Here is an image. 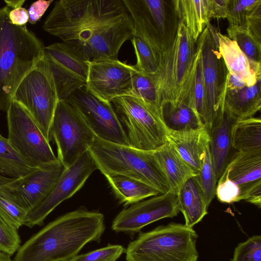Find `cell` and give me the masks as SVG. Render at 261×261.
<instances>
[{
    "mask_svg": "<svg viewBox=\"0 0 261 261\" xmlns=\"http://www.w3.org/2000/svg\"><path fill=\"white\" fill-rule=\"evenodd\" d=\"M198 234L185 224L172 222L140 232L125 250L126 261H198Z\"/></svg>",
    "mask_w": 261,
    "mask_h": 261,
    "instance_id": "cell-6",
    "label": "cell"
},
{
    "mask_svg": "<svg viewBox=\"0 0 261 261\" xmlns=\"http://www.w3.org/2000/svg\"><path fill=\"white\" fill-rule=\"evenodd\" d=\"M176 14L196 42L210 23L205 0H172Z\"/></svg>",
    "mask_w": 261,
    "mask_h": 261,
    "instance_id": "cell-28",
    "label": "cell"
},
{
    "mask_svg": "<svg viewBox=\"0 0 261 261\" xmlns=\"http://www.w3.org/2000/svg\"><path fill=\"white\" fill-rule=\"evenodd\" d=\"M261 14V0H229L226 19L229 26L246 25L253 17Z\"/></svg>",
    "mask_w": 261,
    "mask_h": 261,
    "instance_id": "cell-32",
    "label": "cell"
},
{
    "mask_svg": "<svg viewBox=\"0 0 261 261\" xmlns=\"http://www.w3.org/2000/svg\"><path fill=\"white\" fill-rule=\"evenodd\" d=\"M132 96L159 109L161 100L155 75L145 73L133 65Z\"/></svg>",
    "mask_w": 261,
    "mask_h": 261,
    "instance_id": "cell-31",
    "label": "cell"
},
{
    "mask_svg": "<svg viewBox=\"0 0 261 261\" xmlns=\"http://www.w3.org/2000/svg\"><path fill=\"white\" fill-rule=\"evenodd\" d=\"M64 169L57 159L24 176L14 179L0 186V189L29 214L47 197Z\"/></svg>",
    "mask_w": 261,
    "mask_h": 261,
    "instance_id": "cell-14",
    "label": "cell"
},
{
    "mask_svg": "<svg viewBox=\"0 0 261 261\" xmlns=\"http://www.w3.org/2000/svg\"><path fill=\"white\" fill-rule=\"evenodd\" d=\"M44 58L52 74L60 100L86 86L88 61L73 47L63 42L44 46Z\"/></svg>",
    "mask_w": 261,
    "mask_h": 261,
    "instance_id": "cell-12",
    "label": "cell"
},
{
    "mask_svg": "<svg viewBox=\"0 0 261 261\" xmlns=\"http://www.w3.org/2000/svg\"><path fill=\"white\" fill-rule=\"evenodd\" d=\"M166 140L197 175L202 168L209 146V132L205 126L178 131L167 129Z\"/></svg>",
    "mask_w": 261,
    "mask_h": 261,
    "instance_id": "cell-19",
    "label": "cell"
},
{
    "mask_svg": "<svg viewBox=\"0 0 261 261\" xmlns=\"http://www.w3.org/2000/svg\"><path fill=\"white\" fill-rule=\"evenodd\" d=\"M53 2V0H40L33 3L28 10L29 14L28 21L31 24H35L40 19Z\"/></svg>",
    "mask_w": 261,
    "mask_h": 261,
    "instance_id": "cell-43",
    "label": "cell"
},
{
    "mask_svg": "<svg viewBox=\"0 0 261 261\" xmlns=\"http://www.w3.org/2000/svg\"><path fill=\"white\" fill-rule=\"evenodd\" d=\"M125 249L120 245H108L91 252L76 255L69 261H116Z\"/></svg>",
    "mask_w": 261,
    "mask_h": 261,
    "instance_id": "cell-39",
    "label": "cell"
},
{
    "mask_svg": "<svg viewBox=\"0 0 261 261\" xmlns=\"http://www.w3.org/2000/svg\"><path fill=\"white\" fill-rule=\"evenodd\" d=\"M38 168L20 154L10 144L7 138L0 136V174L16 179Z\"/></svg>",
    "mask_w": 261,
    "mask_h": 261,
    "instance_id": "cell-29",
    "label": "cell"
},
{
    "mask_svg": "<svg viewBox=\"0 0 261 261\" xmlns=\"http://www.w3.org/2000/svg\"><path fill=\"white\" fill-rule=\"evenodd\" d=\"M227 32L228 37L237 43L250 60L261 63V41L251 33L246 25L229 26Z\"/></svg>",
    "mask_w": 261,
    "mask_h": 261,
    "instance_id": "cell-33",
    "label": "cell"
},
{
    "mask_svg": "<svg viewBox=\"0 0 261 261\" xmlns=\"http://www.w3.org/2000/svg\"><path fill=\"white\" fill-rule=\"evenodd\" d=\"M28 214L0 189V216L9 225L18 230L24 225Z\"/></svg>",
    "mask_w": 261,
    "mask_h": 261,
    "instance_id": "cell-37",
    "label": "cell"
},
{
    "mask_svg": "<svg viewBox=\"0 0 261 261\" xmlns=\"http://www.w3.org/2000/svg\"><path fill=\"white\" fill-rule=\"evenodd\" d=\"M208 15L211 18H226L229 0H205Z\"/></svg>",
    "mask_w": 261,
    "mask_h": 261,
    "instance_id": "cell-42",
    "label": "cell"
},
{
    "mask_svg": "<svg viewBox=\"0 0 261 261\" xmlns=\"http://www.w3.org/2000/svg\"><path fill=\"white\" fill-rule=\"evenodd\" d=\"M6 6L9 8L13 9L21 7V6L25 3V0H16V1H5Z\"/></svg>",
    "mask_w": 261,
    "mask_h": 261,
    "instance_id": "cell-46",
    "label": "cell"
},
{
    "mask_svg": "<svg viewBox=\"0 0 261 261\" xmlns=\"http://www.w3.org/2000/svg\"><path fill=\"white\" fill-rule=\"evenodd\" d=\"M216 195L222 203H232L240 201V190L238 187L228 177L223 171L216 186Z\"/></svg>",
    "mask_w": 261,
    "mask_h": 261,
    "instance_id": "cell-41",
    "label": "cell"
},
{
    "mask_svg": "<svg viewBox=\"0 0 261 261\" xmlns=\"http://www.w3.org/2000/svg\"><path fill=\"white\" fill-rule=\"evenodd\" d=\"M97 167L88 151L65 169L47 197L27 215L24 225H41L46 217L61 202L69 198L84 185Z\"/></svg>",
    "mask_w": 261,
    "mask_h": 261,
    "instance_id": "cell-15",
    "label": "cell"
},
{
    "mask_svg": "<svg viewBox=\"0 0 261 261\" xmlns=\"http://www.w3.org/2000/svg\"><path fill=\"white\" fill-rule=\"evenodd\" d=\"M119 201L125 205L161 194L157 190L135 178L117 173L104 175Z\"/></svg>",
    "mask_w": 261,
    "mask_h": 261,
    "instance_id": "cell-26",
    "label": "cell"
},
{
    "mask_svg": "<svg viewBox=\"0 0 261 261\" xmlns=\"http://www.w3.org/2000/svg\"><path fill=\"white\" fill-rule=\"evenodd\" d=\"M231 147L238 152L261 151V120L251 117L234 121L231 126Z\"/></svg>",
    "mask_w": 261,
    "mask_h": 261,
    "instance_id": "cell-27",
    "label": "cell"
},
{
    "mask_svg": "<svg viewBox=\"0 0 261 261\" xmlns=\"http://www.w3.org/2000/svg\"><path fill=\"white\" fill-rule=\"evenodd\" d=\"M0 136H2V135L0 134Z\"/></svg>",
    "mask_w": 261,
    "mask_h": 261,
    "instance_id": "cell-48",
    "label": "cell"
},
{
    "mask_svg": "<svg viewBox=\"0 0 261 261\" xmlns=\"http://www.w3.org/2000/svg\"><path fill=\"white\" fill-rule=\"evenodd\" d=\"M43 28L87 61L118 59L121 47L134 34L123 0L56 1Z\"/></svg>",
    "mask_w": 261,
    "mask_h": 261,
    "instance_id": "cell-1",
    "label": "cell"
},
{
    "mask_svg": "<svg viewBox=\"0 0 261 261\" xmlns=\"http://www.w3.org/2000/svg\"><path fill=\"white\" fill-rule=\"evenodd\" d=\"M111 103L125 130L128 146L154 151L167 142V129L159 108L129 95L116 97Z\"/></svg>",
    "mask_w": 261,
    "mask_h": 261,
    "instance_id": "cell-7",
    "label": "cell"
},
{
    "mask_svg": "<svg viewBox=\"0 0 261 261\" xmlns=\"http://www.w3.org/2000/svg\"><path fill=\"white\" fill-rule=\"evenodd\" d=\"M219 52L227 71L243 80L248 87L261 80V63L250 60L237 43L216 31Z\"/></svg>",
    "mask_w": 261,
    "mask_h": 261,
    "instance_id": "cell-20",
    "label": "cell"
},
{
    "mask_svg": "<svg viewBox=\"0 0 261 261\" xmlns=\"http://www.w3.org/2000/svg\"><path fill=\"white\" fill-rule=\"evenodd\" d=\"M63 261H65V260H63Z\"/></svg>",
    "mask_w": 261,
    "mask_h": 261,
    "instance_id": "cell-49",
    "label": "cell"
},
{
    "mask_svg": "<svg viewBox=\"0 0 261 261\" xmlns=\"http://www.w3.org/2000/svg\"><path fill=\"white\" fill-rule=\"evenodd\" d=\"M160 110L166 129L178 131L204 126L200 117L187 103L177 106L164 105Z\"/></svg>",
    "mask_w": 261,
    "mask_h": 261,
    "instance_id": "cell-30",
    "label": "cell"
},
{
    "mask_svg": "<svg viewBox=\"0 0 261 261\" xmlns=\"http://www.w3.org/2000/svg\"><path fill=\"white\" fill-rule=\"evenodd\" d=\"M226 87L229 90H239L247 87L245 82L235 75L227 72L225 80Z\"/></svg>",
    "mask_w": 261,
    "mask_h": 261,
    "instance_id": "cell-45",
    "label": "cell"
},
{
    "mask_svg": "<svg viewBox=\"0 0 261 261\" xmlns=\"http://www.w3.org/2000/svg\"><path fill=\"white\" fill-rule=\"evenodd\" d=\"M240 190V200L249 203L261 197V151L238 152L224 170Z\"/></svg>",
    "mask_w": 261,
    "mask_h": 261,
    "instance_id": "cell-18",
    "label": "cell"
},
{
    "mask_svg": "<svg viewBox=\"0 0 261 261\" xmlns=\"http://www.w3.org/2000/svg\"><path fill=\"white\" fill-rule=\"evenodd\" d=\"M12 100L20 103L30 112L50 142V126L59 99L44 57L22 80Z\"/></svg>",
    "mask_w": 261,
    "mask_h": 261,
    "instance_id": "cell-8",
    "label": "cell"
},
{
    "mask_svg": "<svg viewBox=\"0 0 261 261\" xmlns=\"http://www.w3.org/2000/svg\"><path fill=\"white\" fill-rule=\"evenodd\" d=\"M95 135L79 111L67 100L59 101L50 128L57 159L65 169L72 165L93 143Z\"/></svg>",
    "mask_w": 261,
    "mask_h": 261,
    "instance_id": "cell-9",
    "label": "cell"
},
{
    "mask_svg": "<svg viewBox=\"0 0 261 261\" xmlns=\"http://www.w3.org/2000/svg\"><path fill=\"white\" fill-rule=\"evenodd\" d=\"M66 100L79 111L96 137L128 146L125 130L111 102L100 100L85 87L74 92Z\"/></svg>",
    "mask_w": 261,
    "mask_h": 261,
    "instance_id": "cell-13",
    "label": "cell"
},
{
    "mask_svg": "<svg viewBox=\"0 0 261 261\" xmlns=\"http://www.w3.org/2000/svg\"><path fill=\"white\" fill-rule=\"evenodd\" d=\"M0 261H13L11 256L8 254L0 251Z\"/></svg>",
    "mask_w": 261,
    "mask_h": 261,
    "instance_id": "cell-47",
    "label": "cell"
},
{
    "mask_svg": "<svg viewBox=\"0 0 261 261\" xmlns=\"http://www.w3.org/2000/svg\"><path fill=\"white\" fill-rule=\"evenodd\" d=\"M230 261H261V236L254 235L239 243Z\"/></svg>",
    "mask_w": 261,
    "mask_h": 261,
    "instance_id": "cell-38",
    "label": "cell"
},
{
    "mask_svg": "<svg viewBox=\"0 0 261 261\" xmlns=\"http://www.w3.org/2000/svg\"><path fill=\"white\" fill-rule=\"evenodd\" d=\"M196 176L187 180L177 193L179 212L184 216L185 225L190 228L202 220L208 206Z\"/></svg>",
    "mask_w": 261,
    "mask_h": 261,
    "instance_id": "cell-25",
    "label": "cell"
},
{
    "mask_svg": "<svg viewBox=\"0 0 261 261\" xmlns=\"http://www.w3.org/2000/svg\"><path fill=\"white\" fill-rule=\"evenodd\" d=\"M233 122L221 103L215 121L208 132L210 154L217 179L228 163L231 147L230 128Z\"/></svg>",
    "mask_w": 261,
    "mask_h": 261,
    "instance_id": "cell-22",
    "label": "cell"
},
{
    "mask_svg": "<svg viewBox=\"0 0 261 261\" xmlns=\"http://www.w3.org/2000/svg\"><path fill=\"white\" fill-rule=\"evenodd\" d=\"M152 153L167 180L169 191L177 194L187 180L196 176L167 141Z\"/></svg>",
    "mask_w": 261,
    "mask_h": 261,
    "instance_id": "cell-24",
    "label": "cell"
},
{
    "mask_svg": "<svg viewBox=\"0 0 261 261\" xmlns=\"http://www.w3.org/2000/svg\"><path fill=\"white\" fill-rule=\"evenodd\" d=\"M133 65L118 59L88 61L86 88L100 100L111 102L116 97L129 95L133 91Z\"/></svg>",
    "mask_w": 261,
    "mask_h": 261,
    "instance_id": "cell-16",
    "label": "cell"
},
{
    "mask_svg": "<svg viewBox=\"0 0 261 261\" xmlns=\"http://www.w3.org/2000/svg\"><path fill=\"white\" fill-rule=\"evenodd\" d=\"M220 102L233 121L252 117L261 108V80L239 90L228 89L225 82Z\"/></svg>",
    "mask_w": 261,
    "mask_h": 261,
    "instance_id": "cell-21",
    "label": "cell"
},
{
    "mask_svg": "<svg viewBox=\"0 0 261 261\" xmlns=\"http://www.w3.org/2000/svg\"><path fill=\"white\" fill-rule=\"evenodd\" d=\"M6 112L7 139L20 154L38 167L58 159L49 142L22 105L12 100Z\"/></svg>",
    "mask_w": 261,
    "mask_h": 261,
    "instance_id": "cell-10",
    "label": "cell"
},
{
    "mask_svg": "<svg viewBox=\"0 0 261 261\" xmlns=\"http://www.w3.org/2000/svg\"><path fill=\"white\" fill-rule=\"evenodd\" d=\"M133 20L134 34L148 44L160 60L168 48L163 41L145 0H123Z\"/></svg>",
    "mask_w": 261,
    "mask_h": 261,
    "instance_id": "cell-23",
    "label": "cell"
},
{
    "mask_svg": "<svg viewBox=\"0 0 261 261\" xmlns=\"http://www.w3.org/2000/svg\"><path fill=\"white\" fill-rule=\"evenodd\" d=\"M10 11L0 8V110L6 112L22 80L44 55L42 43L26 25L11 22Z\"/></svg>",
    "mask_w": 261,
    "mask_h": 261,
    "instance_id": "cell-3",
    "label": "cell"
},
{
    "mask_svg": "<svg viewBox=\"0 0 261 261\" xmlns=\"http://www.w3.org/2000/svg\"><path fill=\"white\" fill-rule=\"evenodd\" d=\"M9 17L11 22L17 26L24 25L29 21L28 10L22 7L10 10Z\"/></svg>",
    "mask_w": 261,
    "mask_h": 261,
    "instance_id": "cell-44",
    "label": "cell"
},
{
    "mask_svg": "<svg viewBox=\"0 0 261 261\" xmlns=\"http://www.w3.org/2000/svg\"><path fill=\"white\" fill-rule=\"evenodd\" d=\"M18 230L9 225L0 216V251L11 256L20 247Z\"/></svg>",
    "mask_w": 261,
    "mask_h": 261,
    "instance_id": "cell-40",
    "label": "cell"
},
{
    "mask_svg": "<svg viewBox=\"0 0 261 261\" xmlns=\"http://www.w3.org/2000/svg\"><path fill=\"white\" fill-rule=\"evenodd\" d=\"M88 151L97 169L103 175L117 173L135 178L155 189L161 194L169 191L152 151L109 142L95 136Z\"/></svg>",
    "mask_w": 261,
    "mask_h": 261,
    "instance_id": "cell-5",
    "label": "cell"
},
{
    "mask_svg": "<svg viewBox=\"0 0 261 261\" xmlns=\"http://www.w3.org/2000/svg\"><path fill=\"white\" fill-rule=\"evenodd\" d=\"M195 43L187 28L179 20L175 36L164 53L155 76L161 107L188 105L195 67Z\"/></svg>",
    "mask_w": 261,
    "mask_h": 261,
    "instance_id": "cell-4",
    "label": "cell"
},
{
    "mask_svg": "<svg viewBox=\"0 0 261 261\" xmlns=\"http://www.w3.org/2000/svg\"><path fill=\"white\" fill-rule=\"evenodd\" d=\"M216 31L209 23L196 42L201 50L205 92V111L202 121L208 132L217 115L220 106L219 96L227 72L218 50Z\"/></svg>",
    "mask_w": 261,
    "mask_h": 261,
    "instance_id": "cell-11",
    "label": "cell"
},
{
    "mask_svg": "<svg viewBox=\"0 0 261 261\" xmlns=\"http://www.w3.org/2000/svg\"><path fill=\"white\" fill-rule=\"evenodd\" d=\"M104 216L80 207L51 221L31 237L13 261H69L92 241L99 242Z\"/></svg>",
    "mask_w": 261,
    "mask_h": 261,
    "instance_id": "cell-2",
    "label": "cell"
},
{
    "mask_svg": "<svg viewBox=\"0 0 261 261\" xmlns=\"http://www.w3.org/2000/svg\"><path fill=\"white\" fill-rule=\"evenodd\" d=\"M195 59V71L188 103L202 121L205 111V92L202 75L201 50L197 45Z\"/></svg>",
    "mask_w": 261,
    "mask_h": 261,
    "instance_id": "cell-34",
    "label": "cell"
},
{
    "mask_svg": "<svg viewBox=\"0 0 261 261\" xmlns=\"http://www.w3.org/2000/svg\"><path fill=\"white\" fill-rule=\"evenodd\" d=\"M130 40L137 59L134 66L145 73L156 76L161 62L158 55L148 44L139 37L133 35Z\"/></svg>",
    "mask_w": 261,
    "mask_h": 261,
    "instance_id": "cell-35",
    "label": "cell"
},
{
    "mask_svg": "<svg viewBox=\"0 0 261 261\" xmlns=\"http://www.w3.org/2000/svg\"><path fill=\"white\" fill-rule=\"evenodd\" d=\"M179 212L177 194L169 191L124 208L114 218L111 227L117 232L134 234L155 221L175 217Z\"/></svg>",
    "mask_w": 261,
    "mask_h": 261,
    "instance_id": "cell-17",
    "label": "cell"
},
{
    "mask_svg": "<svg viewBox=\"0 0 261 261\" xmlns=\"http://www.w3.org/2000/svg\"><path fill=\"white\" fill-rule=\"evenodd\" d=\"M208 206L216 195L217 178L211 162L209 146L202 168L196 176Z\"/></svg>",
    "mask_w": 261,
    "mask_h": 261,
    "instance_id": "cell-36",
    "label": "cell"
}]
</instances>
